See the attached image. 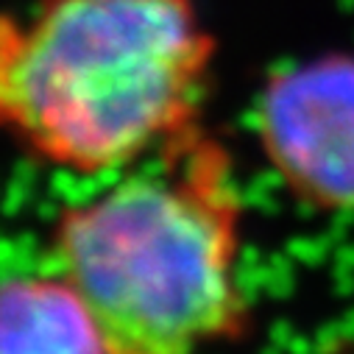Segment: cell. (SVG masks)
<instances>
[{
  "instance_id": "cell-1",
  "label": "cell",
  "mask_w": 354,
  "mask_h": 354,
  "mask_svg": "<svg viewBox=\"0 0 354 354\" xmlns=\"http://www.w3.org/2000/svg\"><path fill=\"white\" fill-rule=\"evenodd\" d=\"M234 151L201 120L112 185L62 207L53 268L109 354H207L251 329Z\"/></svg>"
},
{
  "instance_id": "cell-2",
  "label": "cell",
  "mask_w": 354,
  "mask_h": 354,
  "mask_svg": "<svg viewBox=\"0 0 354 354\" xmlns=\"http://www.w3.org/2000/svg\"><path fill=\"white\" fill-rule=\"evenodd\" d=\"M215 56L198 0L0 9V137L81 179L123 173L201 123Z\"/></svg>"
},
{
  "instance_id": "cell-3",
  "label": "cell",
  "mask_w": 354,
  "mask_h": 354,
  "mask_svg": "<svg viewBox=\"0 0 354 354\" xmlns=\"http://www.w3.org/2000/svg\"><path fill=\"white\" fill-rule=\"evenodd\" d=\"M254 131L299 207L354 212V53L329 50L277 70L259 90Z\"/></svg>"
},
{
  "instance_id": "cell-4",
  "label": "cell",
  "mask_w": 354,
  "mask_h": 354,
  "mask_svg": "<svg viewBox=\"0 0 354 354\" xmlns=\"http://www.w3.org/2000/svg\"><path fill=\"white\" fill-rule=\"evenodd\" d=\"M0 354H109L81 296L62 274L0 279Z\"/></svg>"
}]
</instances>
